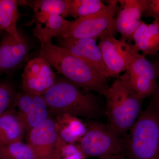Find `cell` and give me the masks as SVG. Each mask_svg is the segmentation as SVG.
Instances as JSON below:
<instances>
[{
    "mask_svg": "<svg viewBox=\"0 0 159 159\" xmlns=\"http://www.w3.org/2000/svg\"><path fill=\"white\" fill-rule=\"evenodd\" d=\"M55 120L60 138L66 143L78 142L86 133L87 125L78 117L61 114Z\"/></svg>",
    "mask_w": 159,
    "mask_h": 159,
    "instance_id": "obj_18",
    "label": "cell"
},
{
    "mask_svg": "<svg viewBox=\"0 0 159 159\" xmlns=\"http://www.w3.org/2000/svg\"><path fill=\"white\" fill-rule=\"evenodd\" d=\"M70 0H38L33 2L34 13L46 12L68 17Z\"/></svg>",
    "mask_w": 159,
    "mask_h": 159,
    "instance_id": "obj_22",
    "label": "cell"
},
{
    "mask_svg": "<svg viewBox=\"0 0 159 159\" xmlns=\"http://www.w3.org/2000/svg\"></svg>",
    "mask_w": 159,
    "mask_h": 159,
    "instance_id": "obj_28",
    "label": "cell"
},
{
    "mask_svg": "<svg viewBox=\"0 0 159 159\" xmlns=\"http://www.w3.org/2000/svg\"><path fill=\"white\" fill-rule=\"evenodd\" d=\"M87 131L78 142L80 149L86 157H98L122 155L124 139L107 124L90 121Z\"/></svg>",
    "mask_w": 159,
    "mask_h": 159,
    "instance_id": "obj_5",
    "label": "cell"
},
{
    "mask_svg": "<svg viewBox=\"0 0 159 159\" xmlns=\"http://www.w3.org/2000/svg\"><path fill=\"white\" fill-rule=\"evenodd\" d=\"M34 14L35 25L33 34L40 41L61 36L66 31L70 23V21L57 14L46 12Z\"/></svg>",
    "mask_w": 159,
    "mask_h": 159,
    "instance_id": "obj_15",
    "label": "cell"
},
{
    "mask_svg": "<svg viewBox=\"0 0 159 159\" xmlns=\"http://www.w3.org/2000/svg\"><path fill=\"white\" fill-rule=\"evenodd\" d=\"M22 3V1L16 0H0V31L17 39L22 36L18 31L16 23L21 16L18 7Z\"/></svg>",
    "mask_w": 159,
    "mask_h": 159,
    "instance_id": "obj_19",
    "label": "cell"
},
{
    "mask_svg": "<svg viewBox=\"0 0 159 159\" xmlns=\"http://www.w3.org/2000/svg\"><path fill=\"white\" fill-rule=\"evenodd\" d=\"M119 6V1L110 0L97 13L70 21L68 28L61 37L97 39L107 31L115 35V19Z\"/></svg>",
    "mask_w": 159,
    "mask_h": 159,
    "instance_id": "obj_6",
    "label": "cell"
},
{
    "mask_svg": "<svg viewBox=\"0 0 159 159\" xmlns=\"http://www.w3.org/2000/svg\"><path fill=\"white\" fill-rule=\"evenodd\" d=\"M12 104L18 109L16 114L26 133L50 117L49 107L43 96L16 93Z\"/></svg>",
    "mask_w": 159,
    "mask_h": 159,
    "instance_id": "obj_12",
    "label": "cell"
},
{
    "mask_svg": "<svg viewBox=\"0 0 159 159\" xmlns=\"http://www.w3.org/2000/svg\"><path fill=\"white\" fill-rule=\"evenodd\" d=\"M105 6L100 0H70L68 17H84L97 13Z\"/></svg>",
    "mask_w": 159,
    "mask_h": 159,
    "instance_id": "obj_20",
    "label": "cell"
},
{
    "mask_svg": "<svg viewBox=\"0 0 159 159\" xmlns=\"http://www.w3.org/2000/svg\"><path fill=\"white\" fill-rule=\"evenodd\" d=\"M15 94L14 89L10 83H0V116L12 104Z\"/></svg>",
    "mask_w": 159,
    "mask_h": 159,
    "instance_id": "obj_23",
    "label": "cell"
},
{
    "mask_svg": "<svg viewBox=\"0 0 159 159\" xmlns=\"http://www.w3.org/2000/svg\"><path fill=\"white\" fill-rule=\"evenodd\" d=\"M3 33L0 41V75L17 68L27 59L29 49L28 41L22 35L17 39Z\"/></svg>",
    "mask_w": 159,
    "mask_h": 159,
    "instance_id": "obj_14",
    "label": "cell"
},
{
    "mask_svg": "<svg viewBox=\"0 0 159 159\" xmlns=\"http://www.w3.org/2000/svg\"><path fill=\"white\" fill-rule=\"evenodd\" d=\"M99 159H126L122 155H116L107 156L100 157Z\"/></svg>",
    "mask_w": 159,
    "mask_h": 159,
    "instance_id": "obj_27",
    "label": "cell"
},
{
    "mask_svg": "<svg viewBox=\"0 0 159 159\" xmlns=\"http://www.w3.org/2000/svg\"><path fill=\"white\" fill-rule=\"evenodd\" d=\"M1 159H38L34 151L22 141L0 145Z\"/></svg>",
    "mask_w": 159,
    "mask_h": 159,
    "instance_id": "obj_21",
    "label": "cell"
},
{
    "mask_svg": "<svg viewBox=\"0 0 159 159\" xmlns=\"http://www.w3.org/2000/svg\"><path fill=\"white\" fill-rule=\"evenodd\" d=\"M149 60L153 64L156 69L157 76V85L155 93L152 96L150 101L159 107V53L154 56H149Z\"/></svg>",
    "mask_w": 159,
    "mask_h": 159,
    "instance_id": "obj_25",
    "label": "cell"
},
{
    "mask_svg": "<svg viewBox=\"0 0 159 159\" xmlns=\"http://www.w3.org/2000/svg\"><path fill=\"white\" fill-rule=\"evenodd\" d=\"M99 38L98 46L108 77L120 76L139 54L133 44L117 39L111 31H106Z\"/></svg>",
    "mask_w": 159,
    "mask_h": 159,
    "instance_id": "obj_7",
    "label": "cell"
},
{
    "mask_svg": "<svg viewBox=\"0 0 159 159\" xmlns=\"http://www.w3.org/2000/svg\"><path fill=\"white\" fill-rule=\"evenodd\" d=\"M87 157L81 150H80L75 154L62 159H85Z\"/></svg>",
    "mask_w": 159,
    "mask_h": 159,
    "instance_id": "obj_26",
    "label": "cell"
},
{
    "mask_svg": "<svg viewBox=\"0 0 159 159\" xmlns=\"http://www.w3.org/2000/svg\"><path fill=\"white\" fill-rule=\"evenodd\" d=\"M95 39H75L61 37V48L82 60L107 80L108 78L101 50Z\"/></svg>",
    "mask_w": 159,
    "mask_h": 159,
    "instance_id": "obj_11",
    "label": "cell"
},
{
    "mask_svg": "<svg viewBox=\"0 0 159 159\" xmlns=\"http://www.w3.org/2000/svg\"><path fill=\"white\" fill-rule=\"evenodd\" d=\"M124 139L126 159H159V107L150 101Z\"/></svg>",
    "mask_w": 159,
    "mask_h": 159,
    "instance_id": "obj_3",
    "label": "cell"
},
{
    "mask_svg": "<svg viewBox=\"0 0 159 159\" xmlns=\"http://www.w3.org/2000/svg\"><path fill=\"white\" fill-rule=\"evenodd\" d=\"M25 93L43 96L56 81V74L49 63L38 57L28 62L22 75Z\"/></svg>",
    "mask_w": 159,
    "mask_h": 159,
    "instance_id": "obj_10",
    "label": "cell"
},
{
    "mask_svg": "<svg viewBox=\"0 0 159 159\" xmlns=\"http://www.w3.org/2000/svg\"><path fill=\"white\" fill-rule=\"evenodd\" d=\"M25 132L24 125L14 109L8 110L0 116V145L22 141Z\"/></svg>",
    "mask_w": 159,
    "mask_h": 159,
    "instance_id": "obj_17",
    "label": "cell"
},
{
    "mask_svg": "<svg viewBox=\"0 0 159 159\" xmlns=\"http://www.w3.org/2000/svg\"><path fill=\"white\" fill-rule=\"evenodd\" d=\"M102 95L106 101L107 124L117 134H126L141 114L143 99L120 75L117 77Z\"/></svg>",
    "mask_w": 159,
    "mask_h": 159,
    "instance_id": "obj_2",
    "label": "cell"
},
{
    "mask_svg": "<svg viewBox=\"0 0 159 159\" xmlns=\"http://www.w3.org/2000/svg\"><path fill=\"white\" fill-rule=\"evenodd\" d=\"M43 97L50 111L56 116L66 114L92 118L97 112L95 97L83 93L78 86L67 79L56 80Z\"/></svg>",
    "mask_w": 159,
    "mask_h": 159,
    "instance_id": "obj_4",
    "label": "cell"
},
{
    "mask_svg": "<svg viewBox=\"0 0 159 159\" xmlns=\"http://www.w3.org/2000/svg\"><path fill=\"white\" fill-rule=\"evenodd\" d=\"M115 19L116 33L121 34V39L131 44L136 30L142 21L147 0H119Z\"/></svg>",
    "mask_w": 159,
    "mask_h": 159,
    "instance_id": "obj_13",
    "label": "cell"
},
{
    "mask_svg": "<svg viewBox=\"0 0 159 159\" xmlns=\"http://www.w3.org/2000/svg\"><path fill=\"white\" fill-rule=\"evenodd\" d=\"M141 99L152 96L157 85L156 69L145 55L139 54L121 75Z\"/></svg>",
    "mask_w": 159,
    "mask_h": 159,
    "instance_id": "obj_9",
    "label": "cell"
},
{
    "mask_svg": "<svg viewBox=\"0 0 159 159\" xmlns=\"http://www.w3.org/2000/svg\"><path fill=\"white\" fill-rule=\"evenodd\" d=\"M40 42L39 57L47 61L67 80L77 86L102 95L108 88L106 80L82 60L53 44L52 39Z\"/></svg>",
    "mask_w": 159,
    "mask_h": 159,
    "instance_id": "obj_1",
    "label": "cell"
},
{
    "mask_svg": "<svg viewBox=\"0 0 159 159\" xmlns=\"http://www.w3.org/2000/svg\"><path fill=\"white\" fill-rule=\"evenodd\" d=\"M134 46L145 56H154L159 53V22L154 20L147 24L142 21L133 37Z\"/></svg>",
    "mask_w": 159,
    "mask_h": 159,
    "instance_id": "obj_16",
    "label": "cell"
},
{
    "mask_svg": "<svg viewBox=\"0 0 159 159\" xmlns=\"http://www.w3.org/2000/svg\"><path fill=\"white\" fill-rule=\"evenodd\" d=\"M26 141L38 159H58L63 142L58 135L55 120L51 117L27 132Z\"/></svg>",
    "mask_w": 159,
    "mask_h": 159,
    "instance_id": "obj_8",
    "label": "cell"
},
{
    "mask_svg": "<svg viewBox=\"0 0 159 159\" xmlns=\"http://www.w3.org/2000/svg\"><path fill=\"white\" fill-rule=\"evenodd\" d=\"M142 16L153 18L159 22V0H147L146 9Z\"/></svg>",
    "mask_w": 159,
    "mask_h": 159,
    "instance_id": "obj_24",
    "label": "cell"
}]
</instances>
